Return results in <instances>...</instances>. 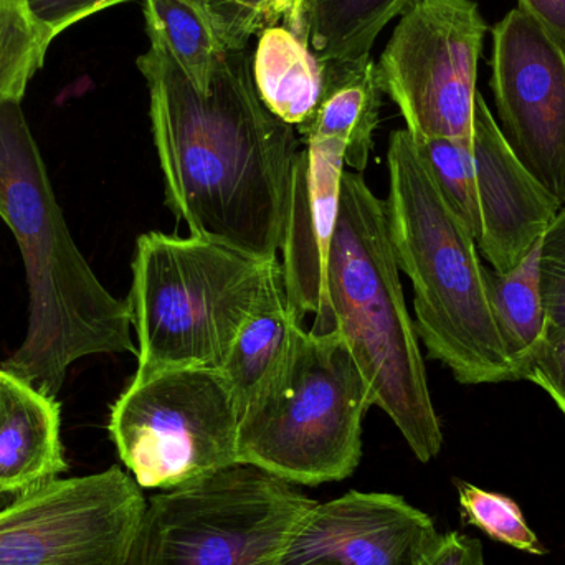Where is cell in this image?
I'll use <instances>...</instances> for the list:
<instances>
[{"instance_id": "cell-20", "label": "cell", "mask_w": 565, "mask_h": 565, "mask_svg": "<svg viewBox=\"0 0 565 565\" xmlns=\"http://www.w3.org/2000/svg\"><path fill=\"white\" fill-rule=\"evenodd\" d=\"M142 12L148 36H158L168 45L195 89L211 92L227 52L218 42L204 0H142Z\"/></svg>"}, {"instance_id": "cell-5", "label": "cell", "mask_w": 565, "mask_h": 565, "mask_svg": "<svg viewBox=\"0 0 565 565\" xmlns=\"http://www.w3.org/2000/svg\"><path fill=\"white\" fill-rule=\"evenodd\" d=\"M285 289L278 258L260 260L192 235H141L126 299L138 335L135 377L222 369L248 319Z\"/></svg>"}, {"instance_id": "cell-27", "label": "cell", "mask_w": 565, "mask_h": 565, "mask_svg": "<svg viewBox=\"0 0 565 565\" xmlns=\"http://www.w3.org/2000/svg\"><path fill=\"white\" fill-rule=\"evenodd\" d=\"M523 381L540 385L565 417V334L547 335L524 369Z\"/></svg>"}, {"instance_id": "cell-23", "label": "cell", "mask_w": 565, "mask_h": 565, "mask_svg": "<svg viewBox=\"0 0 565 565\" xmlns=\"http://www.w3.org/2000/svg\"><path fill=\"white\" fill-rule=\"evenodd\" d=\"M412 139L441 194L477 238L478 209L471 139Z\"/></svg>"}, {"instance_id": "cell-26", "label": "cell", "mask_w": 565, "mask_h": 565, "mask_svg": "<svg viewBox=\"0 0 565 565\" xmlns=\"http://www.w3.org/2000/svg\"><path fill=\"white\" fill-rule=\"evenodd\" d=\"M541 291L550 318V334H565V205L541 238Z\"/></svg>"}, {"instance_id": "cell-2", "label": "cell", "mask_w": 565, "mask_h": 565, "mask_svg": "<svg viewBox=\"0 0 565 565\" xmlns=\"http://www.w3.org/2000/svg\"><path fill=\"white\" fill-rule=\"evenodd\" d=\"M0 218L15 237L29 282V328L2 371L56 398L73 362L138 355L128 301L98 280L70 234L22 102L0 103Z\"/></svg>"}, {"instance_id": "cell-10", "label": "cell", "mask_w": 565, "mask_h": 565, "mask_svg": "<svg viewBox=\"0 0 565 565\" xmlns=\"http://www.w3.org/2000/svg\"><path fill=\"white\" fill-rule=\"evenodd\" d=\"M146 503L116 465L40 484L0 508V565H126Z\"/></svg>"}, {"instance_id": "cell-13", "label": "cell", "mask_w": 565, "mask_h": 565, "mask_svg": "<svg viewBox=\"0 0 565 565\" xmlns=\"http://www.w3.org/2000/svg\"><path fill=\"white\" fill-rule=\"evenodd\" d=\"M471 152L477 191V245L493 271L508 274L527 257L564 207L518 159L480 92Z\"/></svg>"}, {"instance_id": "cell-22", "label": "cell", "mask_w": 565, "mask_h": 565, "mask_svg": "<svg viewBox=\"0 0 565 565\" xmlns=\"http://www.w3.org/2000/svg\"><path fill=\"white\" fill-rule=\"evenodd\" d=\"M50 45L30 0H0V103L22 102Z\"/></svg>"}, {"instance_id": "cell-6", "label": "cell", "mask_w": 565, "mask_h": 565, "mask_svg": "<svg viewBox=\"0 0 565 565\" xmlns=\"http://www.w3.org/2000/svg\"><path fill=\"white\" fill-rule=\"evenodd\" d=\"M374 394L338 331L292 332L274 374L242 407L238 463L286 483L318 487L351 477Z\"/></svg>"}, {"instance_id": "cell-3", "label": "cell", "mask_w": 565, "mask_h": 565, "mask_svg": "<svg viewBox=\"0 0 565 565\" xmlns=\"http://www.w3.org/2000/svg\"><path fill=\"white\" fill-rule=\"evenodd\" d=\"M388 234L414 288L415 329L428 355L460 384L520 381L491 306L477 238L431 178L407 129L387 151Z\"/></svg>"}, {"instance_id": "cell-18", "label": "cell", "mask_w": 565, "mask_h": 565, "mask_svg": "<svg viewBox=\"0 0 565 565\" xmlns=\"http://www.w3.org/2000/svg\"><path fill=\"white\" fill-rule=\"evenodd\" d=\"M417 0H305L299 39L321 65L371 56L382 30Z\"/></svg>"}, {"instance_id": "cell-8", "label": "cell", "mask_w": 565, "mask_h": 565, "mask_svg": "<svg viewBox=\"0 0 565 565\" xmlns=\"http://www.w3.org/2000/svg\"><path fill=\"white\" fill-rule=\"evenodd\" d=\"M241 415L221 369H169L132 379L108 430L138 487L166 491L238 465Z\"/></svg>"}, {"instance_id": "cell-21", "label": "cell", "mask_w": 565, "mask_h": 565, "mask_svg": "<svg viewBox=\"0 0 565 565\" xmlns=\"http://www.w3.org/2000/svg\"><path fill=\"white\" fill-rule=\"evenodd\" d=\"M298 326L302 324L296 318L285 289L252 316L238 332L221 371L234 387L242 407L274 374Z\"/></svg>"}, {"instance_id": "cell-28", "label": "cell", "mask_w": 565, "mask_h": 565, "mask_svg": "<svg viewBox=\"0 0 565 565\" xmlns=\"http://www.w3.org/2000/svg\"><path fill=\"white\" fill-rule=\"evenodd\" d=\"M33 15L50 42L79 20L116 6V0H30Z\"/></svg>"}, {"instance_id": "cell-29", "label": "cell", "mask_w": 565, "mask_h": 565, "mask_svg": "<svg viewBox=\"0 0 565 565\" xmlns=\"http://www.w3.org/2000/svg\"><path fill=\"white\" fill-rule=\"evenodd\" d=\"M417 565H487L480 541L467 534H440L437 543L422 556Z\"/></svg>"}, {"instance_id": "cell-14", "label": "cell", "mask_w": 565, "mask_h": 565, "mask_svg": "<svg viewBox=\"0 0 565 565\" xmlns=\"http://www.w3.org/2000/svg\"><path fill=\"white\" fill-rule=\"evenodd\" d=\"M344 146L332 139L306 142L296 156L282 232V278L296 318L315 334L334 332L328 301L329 247L338 218Z\"/></svg>"}, {"instance_id": "cell-15", "label": "cell", "mask_w": 565, "mask_h": 565, "mask_svg": "<svg viewBox=\"0 0 565 565\" xmlns=\"http://www.w3.org/2000/svg\"><path fill=\"white\" fill-rule=\"evenodd\" d=\"M66 470L58 402L0 369V494L19 497Z\"/></svg>"}, {"instance_id": "cell-24", "label": "cell", "mask_w": 565, "mask_h": 565, "mask_svg": "<svg viewBox=\"0 0 565 565\" xmlns=\"http://www.w3.org/2000/svg\"><path fill=\"white\" fill-rule=\"evenodd\" d=\"M458 501L465 521L497 543L533 556H544L546 547L536 536L516 501L475 484L457 481Z\"/></svg>"}, {"instance_id": "cell-9", "label": "cell", "mask_w": 565, "mask_h": 565, "mask_svg": "<svg viewBox=\"0 0 565 565\" xmlns=\"http://www.w3.org/2000/svg\"><path fill=\"white\" fill-rule=\"evenodd\" d=\"M487 33L477 0H417L401 17L375 68L412 138L470 141Z\"/></svg>"}, {"instance_id": "cell-11", "label": "cell", "mask_w": 565, "mask_h": 565, "mask_svg": "<svg viewBox=\"0 0 565 565\" xmlns=\"http://www.w3.org/2000/svg\"><path fill=\"white\" fill-rule=\"evenodd\" d=\"M491 36L498 125L527 171L565 205V46L518 7Z\"/></svg>"}, {"instance_id": "cell-31", "label": "cell", "mask_w": 565, "mask_h": 565, "mask_svg": "<svg viewBox=\"0 0 565 565\" xmlns=\"http://www.w3.org/2000/svg\"><path fill=\"white\" fill-rule=\"evenodd\" d=\"M302 3H305V0H289L291 9H289L288 17L285 19L286 26L298 36L301 33Z\"/></svg>"}, {"instance_id": "cell-16", "label": "cell", "mask_w": 565, "mask_h": 565, "mask_svg": "<svg viewBox=\"0 0 565 565\" xmlns=\"http://www.w3.org/2000/svg\"><path fill=\"white\" fill-rule=\"evenodd\" d=\"M322 92L315 115L296 128L305 142L332 139L344 146V166L362 172L374 149L382 93L374 58L322 65Z\"/></svg>"}, {"instance_id": "cell-1", "label": "cell", "mask_w": 565, "mask_h": 565, "mask_svg": "<svg viewBox=\"0 0 565 565\" xmlns=\"http://www.w3.org/2000/svg\"><path fill=\"white\" fill-rule=\"evenodd\" d=\"M148 39L136 65L148 85L166 205L192 237L275 260L299 152L295 126L262 102L247 50L227 53L201 93L168 45Z\"/></svg>"}, {"instance_id": "cell-7", "label": "cell", "mask_w": 565, "mask_h": 565, "mask_svg": "<svg viewBox=\"0 0 565 565\" xmlns=\"http://www.w3.org/2000/svg\"><path fill=\"white\" fill-rule=\"evenodd\" d=\"M315 503L260 468L234 465L149 498L126 565H277Z\"/></svg>"}, {"instance_id": "cell-17", "label": "cell", "mask_w": 565, "mask_h": 565, "mask_svg": "<svg viewBox=\"0 0 565 565\" xmlns=\"http://www.w3.org/2000/svg\"><path fill=\"white\" fill-rule=\"evenodd\" d=\"M252 73L262 102L281 121L296 129L312 118L321 99L324 72L288 26H271L260 33Z\"/></svg>"}, {"instance_id": "cell-19", "label": "cell", "mask_w": 565, "mask_h": 565, "mask_svg": "<svg viewBox=\"0 0 565 565\" xmlns=\"http://www.w3.org/2000/svg\"><path fill=\"white\" fill-rule=\"evenodd\" d=\"M540 252L541 241L514 270L488 271L498 331L520 381H523L527 362L543 348L550 334V318L541 291Z\"/></svg>"}, {"instance_id": "cell-25", "label": "cell", "mask_w": 565, "mask_h": 565, "mask_svg": "<svg viewBox=\"0 0 565 565\" xmlns=\"http://www.w3.org/2000/svg\"><path fill=\"white\" fill-rule=\"evenodd\" d=\"M225 52L247 50L252 36L288 17L289 0H204Z\"/></svg>"}, {"instance_id": "cell-4", "label": "cell", "mask_w": 565, "mask_h": 565, "mask_svg": "<svg viewBox=\"0 0 565 565\" xmlns=\"http://www.w3.org/2000/svg\"><path fill=\"white\" fill-rule=\"evenodd\" d=\"M326 286L334 331L371 384L374 405L394 422L415 457L428 463L440 454L444 431L405 305L387 209L361 172H342Z\"/></svg>"}, {"instance_id": "cell-30", "label": "cell", "mask_w": 565, "mask_h": 565, "mask_svg": "<svg viewBox=\"0 0 565 565\" xmlns=\"http://www.w3.org/2000/svg\"><path fill=\"white\" fill-rule=\"evenodd\" d=\"M518 9L536 20L556 42L565 46V0H518Z\"/></svg>"}, {"instance_id": "cell-12", "label": "cell", "mask_w": 565, "mask_h": 565, "mask_svg": "<svg viewBox=\"0 0 565 565\" xmlns=\"http://www.w3.org/2000/svg\"><path fill=\"white\" fill-rule=\"evenodd\" d=\"M438 537L404 498L349 491L302 514L277 565H417Z\"/></svg>"}]
</instances>
